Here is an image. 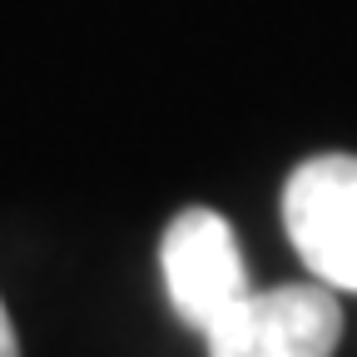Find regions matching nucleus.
<instances>
[{
  "instance_id": "obj_3",
  "label": "nucleus",
  "mask_w": 357,
  "mask_h": 357,
  "mask_svg": "<svg viewBox=\"0 0 357 357\" xmlns=\"http://www.w3.org/2000/svg\"><path fill=\"white\" fill-rule=\"evenodd\" d=\"M159 273H164L169 307L194 333H204L218 312H229L248 293V268L229 218L204 204L169 218L159 238Z\"/></svg>"
},
{
  "instance_id": "obj_4",
  "label": "nucleus",
  "mask_w": 357,
  "mask_h": 357,
  "mask_svg": "<svg viewBox=\"0 0 357 357\" xmlns=\"http://www.w3.org/2000/svg\"><path fill=\"white\" fill-rule=\"evenodd\" d=\"M0 357H20V337H15V323H10L6 303H0Z\"/></svg>"
},
{
  "instance_id": "obj_2",
  "label": "nucleus",
  "mask_w": 357,
  "mask_h": 357,
  "mask_svg": "<svg viewBox=\"0 0 357 357\" xmlns=\"http://www.w3.org/2000/svg\"><path fill=\"white\" fill-rule=\"evenodd\" d=\"M283 229L318 283L357 293V154H312L288 174Z\"/></svg>"
},
{
  "instance_id": "obj_1",
  "label": "nucleus",
  "mask_w": 357,
  "mask_h": 357,
  "mask_svg": "<svg viewBox=\"0 0 357 357\" xmlns=\"http://www.w3.org/2000/svg\"><path fill=\"white\" fill-rule=\"evenodd\" d=\"M208 357H333L342 342V303L328 283L248 288L204 328Z\"/></svg>"
}]
</instances>
